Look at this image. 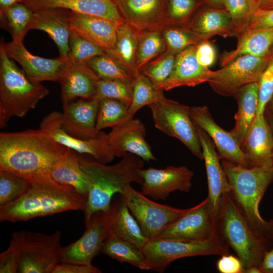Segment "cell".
<instances>
[{"instance_id":"6da1fadb","label":"cell","mask_w":273,"mask_h":273,"mask_svg":"<svg viewBox=\"0 0 273 273\" xmlns=\"http://www.w3.org/2000/svg\"><path fill=\"white\" fill-rule=\"evenodd\" d=\"M69 149L41 128L3 132L0 133V170L30 182L60 185L53 179L51 172Z\"/></svg>"},{"instance_id":"7a4b0ae2","label":"cell","mask_w":273,"mask_h":273,"mask_svg":"<svg viewBox=\"0 0 273 273\" xmlns=\"http://www.w3.org/2000/svg\"><path fill=\"white\" fill-rule=\"evenodd\" d=\"M144 161L131 153L125 154L118 162L112 165L80 158V166L90 183L84 211V223L93 213L108 210L114 196L122 195L131 183L143 184L141 172L144 167Z\"/></svg>"},{"instance_id":"3957f363","label":"cell","mask_w":273,"mask_h":273,"mask_svg":"<svg viewBox=\"0 0 273 273\" xmlns=\"http://www.w3.org/2000/svg\"><path fill=\"white\" fill-rule=\"evenodd\" d=\"M87 197L66 185L31 182L15 201L0 206V221H24L69 210L84 211Z\"/></svg>"},{"instance_id":"277c9868","label":"cell","mask_w":273,"mask_h":273,"mask_svg":"<svg viewBox=\"0 0 273 273\" xmlns=\"http://www.w3.org/2000/svg\"><path fill=\"white\" fill-rule=\"evenodd\" d=\"M221 164L231 186L229 194L253 228L273 242L271 224L263 219L259 210L261 200L273 181L272 158L250 167L223 159Z\"/></svg>"},{"instance_id":"5b68a950","label":"cell","mask_w":273,"mask_h":273,"mask_svg":"<svg viewBox=\"0 0 273 273\" xmlns=\"http://www.w3.org/2000/svg\"><path fill=\"white\" fill-rule=\"evenodd\" d=\"M217 227L218 235L235 252L244 268L259 266L271 241L253 228L229 193L222 197Z\"/></svg>"},{"instance_id":"8992f818","label":"cell","mask_w":273,"mask_h":273,"mask_svg":"<svg viewBox=\"0 0 273 273\" xmlns=\"http://www.w3.org/2000/svg\"><path fill=\"white\" fill-rule=\"evenodd\" d=\"M49 94L40 82L31 80L7 55L0 43V127L13 117H22Z\"/></svg>"},{"instance_id":"52a82bcc","label":"cell","mask_w":273,"mask_h":273,"mask_svg":"<svg viewBox=\"0 0 273 273\" xmlns=\"http://www.w3.org/2000/svg\"><path fill=\"white\" fill-rule=\"evenodd\" d=\"M229 247L218 235L202 241L156 238L149 240L142 250L145 270L163 272L173 261L184 257L222 256L229 253Z\"/></svg>"},{"instance_id":"ba28073f","label":"cell","mask_w":273,"mask_h":273,"mask_svg":"<svg viewBox=\"0 0 273 273\" xmlns=\"http://www.w3.org/2000/svg\"><path fill=\"white\" fill-rule=\"evenodd\" d=\"M61 233L51 234L27 231L13 233L11 236L18 251V273H53L60 263Z\"/></svg>"},{"instance_id":"9c48e42d","label":"cell","mask_w":273,"mask_h":273,"mask_svg":"<svg viewBox=\"0 0 273 273\" xmlns=\"http://www.w3.org/2000/svg\"><path fill=\"white\" fill-rule=\"evenodd\" d=\"M148 106L156 128L178 140L195 156L203 160L197 126L190 114V107L167 99L163 94Z\"/></svg>"},{"instance_id":"30bf717a","label":"cell","mask_w":273,"mask_h":273,"mask_svg":"<svg viewBox=\"0 0 273 273\" xmlns=\"http://www.w3.org/2000/svg\"><path fill=\"white\" fill-rule=\"evenodd\" d=\"M121 196L149 240L158 238L190 209L157 203L135 190L131 185L126 188Z\"/></svg>"},{"instance_id":"8fae6325","label":"cell","mask_w":273,"mask_h":273,"mask_svg":"<svg viewBox=\"0 0 273 273\" xmlns=\"http://www.w3.org/2000/svg\"><path fill=\"white\" fill-rule=\"evenodd\" d=\"M272 56L271 52L261 57L250 55L239 56L215 71L208 83L217 94L234 97L242 87L258 82Z\"/></svg>"},{"instance_id":"7c38bea8","label":"cell","mask_w":273,"mask_h":273,"mask_svg":"<svg viewBox=\"0 0 273 273\" xmlns=\"http://www.w3.org/2000/svg\"><path fill=\"white\" fill-rule=\"evenodd\" d=\"M113 214L112 203L108 210L93 213L85 222V231L82 236L75 242L62 247L60 262L92 264L93 258L101 252L109 233Z\"/></svg>"},{"instance_id":"4fadbf2b","label":"cell","mask_w":273,"mask_h":273,"mask_svg":"<svg viewBox=\"0 0 273 273\" xmlns=\"http://www.w3.org/2000/svg\"><path fill=\"white\" fill-rule=\"evenodd\" d=\"M218 235L217 219L208 198L180 217L157 238L202 241Z\"/></svg>"},{"instance_id":"5bb4252c","label":"cell","mask_w":273,"mask_h":273,"mask_svg":"<svg viewBox=\"0 0 273 273\" xmlns=\"http://www.w3.org/2000/svg\"><path fill=\"white\" fill-rule=\"evenodd\" d=\"M62 113L53 111L42 120L39 128L47 131L60 144L77 153L86 154L99 162L107 164L115 157L108 141L107 134L100 131L95 138L82 140L68 133L62 127Z\"/></svg>"},{"instance_id":"9a60e30c","label":"cell","mask_w":273,"mask_h":273,"mask_svg":"<svg viewBox=\"0 0 273 273\" xmlns=\"http://www.w3.org/2000/svg\"><path fill=\"white\" fill-rule=\"evenodd\" d=\"M142 193L152 199L165 200L176 191L188 192L192 187L194 173L186 165L168 166L164 168L142 169Z\"/></svg>"},{"instance_id":"2e32d148","label":"cell","mask_w":273,"mask_h":273,"mask_svg":"<svg viewBox=\"0 0 273 273\" xmlns=\"http://www.w3.org/2000/svg\"><path fill=\"white\" fill-rule=\"evenodd\" d=\"M190 114L194 122L211 138L220 159L251 167L236 138L216 123L207 106L191 107Z\"/></svg>"},{"instance_id":"e0dca14e","label":"cell","mask_w":273,"mask_h":273,"mask_svg":"<svg viewBox=\"0 0 273 273\" xmlns=\"http://www.w3.org/2000/svg\"><path fill=\"white\" fill-rule=\"evenodd\" d=\"M146 135L144 124L139 118L133 117L112 128L107 137L116 157L121 158L126 153H131L145 161H155Z\"/></svg>"},{"instance_id":"ac0fdd59","label":"cell","mask_w":273,"mask_h":273,"mask_svg":"<svg viewBox=\"0 0 273 273\" xmlns=\"http://www.w3.org/2000/svg\"><path fill=\"white\" fill-rule=\"evenodd\" d=\"M124 22L139 32L161 31L166 26L167 0H114Z\"/></svg>"},{"instance_id":"d6986e66","label":"cell","mask_w":273,"mask_h":273,"mask_svg":"<svg viewBox=\"0 0 273 273\" xmlns=\"http://www.w3.org/2000/svg\"><path fill=\"white\" fill-rule=\"evenodd\" d=\"M196 125L206 171L208 188L207 198L212 211L217 219L222 197L224 194L230 193L231 188L212 140L205 131Z\"/></svg>"},{"instance_id":"ffe728a7","label":"cell","mask_w":273,"mask_h":273,"mask_svg":"<svg viewBox=\"0 0 273 273\" xmlns=\"http://www.w3.org/2000/svg\"><path fill=\"white\" fill-rule=\"evenodd\" d=\"M99 78L88 66L67 59L60 71L58 82L61 85L62 104L76 99L95 98Z\"/></svg>"},{"instance_id":"44dd1931","label":"cell","mask_w":273,"mask_h":273,"mask_svg":"<svg viewBox=\"0 0 273 273\" xmlns=\"http://www.w3.org/2000/svg\"><path fill=\"white\" fill-rule=\"evenodd\" d=\"M100 100L76 99L63 104L62 127L69 134L82 140L96 137L100 131L96 128Z\"/></svg>"},{"instance_id":"7402d4cb","label":"cell","mask_w":273,"mask_h":273,"mask_svg":"<svg viewBox=\"0 0 273 273\" xmlns=\"http://www.w3.org/2000/svg\"><path fill=\"white\" fill-rule=\"evenodd\" d=\"M4 48L8 56L19 64L26 76L32 81H57L61 68L66 60L60 57L48 59L35 56L25 47L23 41L6 43Z\"/></svg>"},{"instance_id":"603a6c76","label":"cell","mask_w":273,"mask_h":273,"mask_svg":"<svg viewBox=\"0 0 273 273\" xmlns=\"http://www.w3.org/2000/svg\"><path fill=\"white\" fill-rule=\"evenodd\" d=\"M68 18L72 32L101 47L105 51L113 48L117 29L121 23L104 18L71 11H69Z\"/></svg>"},{"instance_id":"cb8c5ba5","label":"cell","mask_w":273,"mask_h":273,"mask_svg":"<svg viewBox=\"0 0 273 273\" xmlns=\"http://www.w3.org/2000/svg\"><path fill=\"white\" fill-rule=\"evenodd\" d=\"M196 44L185 49L176 57L169 77L160 87L162 91L179 86H195L208 82L215 71L201 65L196 57Z\"/></svg>"},{"instance_id":"d4e9b609","label":"cell","mask_w":273,"mask_h":273,"mask_svg":"<svg viewBox=\"0 0 273 273\" xmlns=\"http://www.w3.org/2000/svg\"><path fill=\"white\" fill-rule=\"evenodd\" d=\"M33 12L48 9H61L96 16L122 23L124 22L114 0H23Z\"/></svg>"},{"instance_id":"484cf974","label":"cell","mask_w":273,"mask_h":273,"mask_svg":"<svg viewBox=\"0 0 273 273\" xmlns=\"http://www.w3.org/2000/svg\"><path fill=\"white\" fill-rule=\"evenodd\" d=\"M69 10L48 9L33 12L29 30H39L46 32L57 45L59 57L68 58L71 30L68 21Z\"/></svg>"},{"instance_id":"4316f807","label":"cell","mask_w":273,"mask_h":273,"mask_svg":"<svg viewBox=\"0 0 273 273\" xmlns=\"http://www.w3.org/2000/svg\"><path fill=\"white\" fill-rule=\"evenodd\" d=\"M241 148L251 166L272 158L273 135L265 113L256 116Z\"/></svg>"},{"instance_id":"83f0119b","label":"cell","mask_w":273,"mask_h":273,"mask_svg":"<svg viewBox=\"0 0 273 273\" xmlns=\"http://www.w3.org/2000/svg\"><path fill=\"white\" fill-rule=\"evenodd\" d=\"M237 38L236 48L231 51L225 52L220 57L221 67L242 55L261 57L269 54L271 47L273 46V27L248 28Z\"/></svg>"},{"instance_id":"f1b7e54d","label":"cell","mask_w":273,"mask_h":273,"mask_svg":"<svg viewBox=\"0 0 273 273\" xmlns=\"http://www.w3.org/2000/svg\"><path fill=\"white\" fill-rule=\"evenodd\" d=\"M234 97L237 101L238 110L235 115V125L231 132L242 147L256 116L258 106V82L242 87Z\"/></svg>"},{"instance_id":"f546056e","label":"cell","mask_w":273,"mask_h":273,"mask_svg":"<svg viewBox=\"0 0 273 273\" xmlns=\"http://www.w3.org/2000/svg\"><path fill=\"white\" fill-rule=\"evenodd\" d=\"M193 32L211 38L236 37L232 18L225 9H208L200 11L186 26Z\"/></svg>"},{"instance_id":"4dcf8cb0","label":"cell","mask_w":273,"mask_h":273,"mask_svg":"<svg viewBox=\"0 0 273 273\" xmlns=\"http://www.w3.org/2000/svg\"><path fill=\"white\" fill-rule=\"evenodd\" d=\"M111 203L114 214L109 234L116 235L142 249L149 239L144 235L123 197L119 194L118 197L113 198Z\"/></svg>"},{"instance_id":"1f68e13d","label":"cell","mask_w":273,"mask_h":273,"mask_svg":"<svg viewBox=\"0 0 273 273\" xmlns=\"http://www.w3.org/2000/svg\"><path fill=\"white\" fill-rule=\"evenodd\" d=\"M140 32L127 23L123 22L117 29L113 48L106 51L134 78L140 73L137 66Z\"/></svg>"},{"instance_id":"d6a6232c","label":"cell","mask_w":273,"mask_h":273,"mask_svg":"<svg viewBox=\"0 0 273 273\" xmlns=\"http://www.w3.org/2000/svg\"><path fill=\"white\" fill-rule=\"evenodd\" d=\"M81 157L69 149L52 169L51 174L57 183L72 187L87 197L90 183L80 166Z\"/></svg>"},{"instance_id":"836d02e7","label":"cell","mask_w":273,"mask_h":273,"mask_svg":"<svg viewBox=\"0 0 273 273\" xmlns=\"http://www.w3.org/2000/svg\"><path fill=\"white\" fill-rule=\"evenodd\" d=\"M33 11L22 3L0 9L1 27L11 34L13 41H23Z\"/></svg>"},{"instance_id":"e575fe53","label":"cell","mask_w":273,"mask_h":273,"mask_svg":"<svg viewBox=\"0 0 273 273\" xmlns=\"http://www.w3.org/2000/svg\"><path fill=\"white\" fill-rule=\"evenodd\" d=\"M101 252L120 263H128L145 270V258L142 249L116 235H108L103 243Z\"/></svg>"},{"instance_id":"d590c367","label":"cell","mask_w":273,"mask_h":273,"mask_svg":"<svg viewBox=\"0 0 273 273\" xmlns=\"http://www.w3.org/2000/svg\"><path fill=\"white\" fill-rule=\"evenodd\" d=\"M133 117L129 113L128 107L121 101L102 99L99 104L96 128L98 131L113 128Z\"/></svg>"},{"instance_id":"8d00e7d4","label":"cell","mask_w":273,"mask_h":273,"mask_svg":"<svg viewBox=\"0 0 273 273\" xmlns=\"http://www.w3.org/2000/svg\"><path fill=\"white\" fill-rule=\"evenodd\" d=\"M166 51L161 31L140 32L137 52V66L140 73L146 64Z\"/></svg>"},{"instance_id":"74e56055","label":"cell","mask_w":273,"mask_h":273,"mask_svg":"<svg viewBox=\"0 0 273 273\" xmlns=\"http://www.w3.org/2000/svg\"><path fill=\"white\" fill-rule=\"evenodd\" d=\"M161 32L166 43V51L176 55L189 47L209 39L186 26H168L164 28Z\"/></svg>"},{"instance_id":"f35d334b","label":"cell","mask_w":273,"mask_h":273,"mask_svg":"<svg viewBox=\"0 0 273 273\" xmlns=\"http://www.w3.org/2000/svg\"><path fill=\"white\" fill-rule=\"evenodd\" d=\"M224 8L231 15L236 37L249 27L251 17L259 9V0H223Z\"/></svg>"},{"instance_id":"ab89813d","label":"cell","mask_w":273,"mask_h":273,"mask_svg":"<svg viewBox=\"0 0 273 273\" xmlns=\"http://www.w3.org/2000/svg\"><path fill=\"white\" fill-rule=\"evenodd\" d=\"M87 64L99 79L118 80L133 83L134 78L106 52L92 58Z\"/></svg>"},{"instance_id":"60d3db41","label":"cell","mask_w":273,"mask_h":273,"mask_svg":"<svg viewBox=\"0 0 273 273\" xmlns=\"http://www.w3.org/2000/svg\"><path fill=\"white\" fill-rule=\"evenodd\" d=\"M163 94V91L157 89L146 76L140 73L133 82L129 114L134 116L140 109L156 101Z\"/></svg>"},{"instance_id":"b9f144b4","label":"cell","mask_w":273,"mask_h":273,"mask_svg":"<svg viewBox=\"0 0 273 273\" xmlns=\"http://www.w3.org/2000/svg\"><path fill=\"white\" fill-rule=\"evenodd\" d=\"M177 55L166 51L146 64L140 73L146 76L160 90V87L172 72Z\"/></svg>"},{"instance_id":"7bdbcfd3","label":"cell","mask_w":273,"mask_h":273,"mask_svg":"<svg viewBox=\"0 0 273 273\" xmlns=\"http://www.w3.org/2000/svg\"><path fill=\"white\" fill-rule=\"evenodd\" d=\"M31 182L19 175L0 170V206L10 204L23 195Z\"/></svg>"},{"instance_id":"ee69618b","label":"cell","mask_w":273,"mask_h":273,"mask_svg":"<svg viewBox=\"0 0 273 273\" xmlns=\"http://www.w3.org/2000/svg\"><path fill=\"white\" fill-rule=\"evenodd\" d=\"M198 6L197 0H167L165 11L166 26H187Z\"/></svg>"},{"instance_id":"f6af8a7d","label":"cell","mask_w":273,"mask_h":273,"mask_svg":"<svg viewBox=\"0 0 273 273\" xmlns=\"http://www.w3.org/2000/svg\"><path fill=\"white\" fill-rule=\"evenodd\" d=\"M133 84L118 80L99 79L95 98L117 100L129 108L132 101Z\"/></svg>"},{"instance_id":"bcb514c9","label":"cell","mask_w":273,"mask_h":273,"mask_svg":"<svg viewBox=\"0 0 273 273\" xmlns=\"http://www.w3.org/2000/svg\"><path fill=\"white\" fill-rule=\"evenodd\" d=\"M70 52L68 59L76 62L87 64L92 58L102 55L105 50L71 31Z\"/></svg>"},{"instance_id":"7dc6e473","label":"cell","mask_w":273,"mask_h":273,"mask_svg":"<svg viewBox=\"0 0 273 273\" xmlns=\"http://www.w3.org/2000/svg\"><path fill=\"white\" fill-rule=\"evenodd\" d=\"M258 83V106L256 116L264 114L266 107L273 97V56Z\"/></svg>"},{"instance_id":"c3c4849f","label":"cell","mask_w":273,"mask_h":273,"mask_svg":"<svg viewBox=\"0 0 273 273\" xmlns=\"http://www.w3.org/2000/svg\"><path fill=\"white\" fill-rule=\"evenodd\" d=\"M19 256L17 246L11 239L8 248L0 254V272H18Z\"/></svg>"},{"instance_id":"681fc988","label":"cell","mask_w":273,"mask_h":273,"mask_svg":"<svg viewBox=\"0 0 273 273\" xmlns=\"http://www.w3.org/2000/svg\"><path fill=\"white\" fill-rule=\"evenodd\" d=\"M195 53L198 62L206 67L211 66L216 60V50L209 39L197 44Z\"/></svg>"},{"instance_id":"f907efd6","label":"cell","mask_w":273,"mask_h":273,"mask_svg":"<svg viewBox=\"0 0 273 273\" xmlns=\"http://www.w3.org/2000/svg\"><path fill=\"white\" fill-rule=\"evenodd\" d=\"M217 269L221 273H243L244 267L239 257L232 255L221 256L216 263Z\"/></svg>"},{"instance_id":"816d5d0a","label":"cell","mask_w":273,"mask_h":273,"mask_svg":"<svg viewBox=\"0 0 273 273\" xmlns=\"http://www.w3.org/2000/svg\"><path fill=\"white\" fill-rule=\"evenodd\" d=\"M102 271L92 264H81L60 262L57 265L53 273H100Z\"/></svg>"},{"instance_id":"f5cc1de1","label":"cell","mask_w":273,"mask_h":273,"mask_svg":"<svg viewBox=\"0 0 273 273\" xmlns=\"http://www.w3.org/2000/svg\"><path fill=\"white\" fill-rule=\"evenodd\" d=\"M272 27H273V9H258L253 14L248 28Z\"/></svg>"},{"instance_id":"db71d44e","label":"cell","mask_w":273,"mask_h":273,"mask_svg":"<svg viewBox=\"0 0 273 273\" xmlns=\"http://www.w3.org/2000/svg\"><path fill=\"white\" fill-rule=\"evenodd\" d=\"M259 267L262 273H273V248L265 252Z\"/></svg>"},{"instance_id":"11a10c76","label":"cell","mask_w":273,"mask_h":273,"mask_svg":"<svg viewBox=\"0 0 273 273\" xmlns=\"http://www.w3.org/2000/svg\"><path fill=\"white\" fill-rule=\"evenodd\" d=\"M259 9L262 10L273 9V0H259Z\"/></svg>"},{"instance_id":"9f6ffc18","label":"cell","mask_w":273,"mask_h":273,"mask_svg":"<svg viewBox=\"0 0 273 273\" xmlns=\"http://www.w3.org/2000/svg\"><path fill=\"white\" fill-rule=\"evenodd\" d=\"M23 0H0V9L6 8L19 3Z\"/></svg>"},{"instance_id":"6f0895ef","label":"cell","mask_w":273,"mask_h":273,"mask_svg":"<svg viewBox=\"0 0 273 273\" xmlns=\"http://www.w3.org/2000/svg\"><path fill=\"white\" fill-rule=\"evenodd\" d=\"M265 114L267 121L268 122L273 135V113L268 110H265ZM272 158L273 160V153Z\"/></svg>"},{"instance_id":"680465c9","label":"cell","mask_w":273,"mask_h":273,"mask_svg":"<svg viewBox=\"0 0 273 273\" xmlns=\"http://www.w3.org/2000/svg\"><path fill=\"white\" fill-rule=\"evenodd\" d=\"M243 273H262L259 266H252L244 268Z\"/></svg>"},{"instance_id":"91938a15","label":"cell","mask_w":273,"mask_h":273,"mask_svg":"<svg viewBox=\"0 0 273 273\" xmlns=\"http://www.w3.org/2000/svg\"><path fill=\"white\" fill-rule=\"evenodd\" d=\"M207 2L215 6L217 9H225L223 0H206Z\"/></svg>"},{"instance_id":"94428289","label":"cell","mask_w":273,"mask_h":273,"mask_svg":"<svg viewBox=\"0 0 273 273\" xmlns=\"http://www.w3.org/2000/svg\"><path fill=\"white\" fill-rule=\"evenodd\" d=\"M268 104H269V107H266L265 110H268L273 113V97H272L271 99L269 102Z\"/></svg>"},{"instance_id":"6125c7cd","label":"cell","mask_w":273,"mask_h":273,"mask_svg":"<svg viewBox=\"0 0 273 273\" xmlns=\"http://www.w3.org/2000/svg\"><path fill=\"white\" fill-rule=\"evenodd\" d=\"M271 224V226L273 228V219H272L271 220H270V221H269Z\"/></svg>"},{"instance_id":"be15d7a7","label":"cell","mask_w":273,"mask_h":273,"mask_svg":"<svg viewBox=\"0 0 273 273\" xmlns=\"http://www.w3.org/2000/svg\"><path fill=\"white\" fill-rule=\"evenodd\" d=\"M273 47V46H272ZM270 52H272L273 53V47L270 50Z\"/></svg>"}]
</instances>
